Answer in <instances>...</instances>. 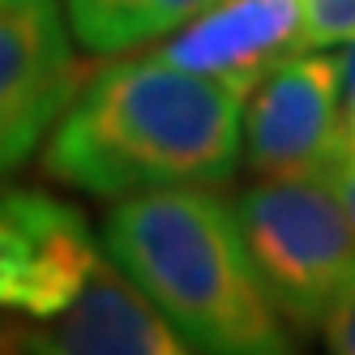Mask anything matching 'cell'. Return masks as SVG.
<instances>
[{
  "instance_id": "1",
  "label": "cell",
  "mask_w": 355,
  "mask_h": 355,
  "mask_svg": "<svg viewBox=\"0 0 355 355\" xmlns=\"http://www.w3.org/2000/svg\"><path fill=\"white\" fill-rule=\"evenodd\" d=\"M244 159V94L155 56L103 64L47 137L43 171L90 197L223 189Z\"/></svg>"
},
{
  "instance_id": "8",
  "label": "cell",
  "mask_w": 355,
  "mask_h": 355,
  "mask_svg": "<svg viewBox=\"0 0 355 355\" xmlns=\"http://www.w3.org/2000/svg\"><path fill=\"white\" fill-rule=\"evenodd\" d=\"M304 47V0H214L167 35L159 56L248 98L270 69Z\"/></svg>"
},
{
  "instance_id": "5",
  "label": "cell",
  "mask_w": 355,
  "mask_h": 355,
  "mask_svg": "<svg viewBox=\"0 0 355 355\" xmlns=\"http://www.w3.org/2000/svg\"><path fill=\"white\" fill-rule=\"evenodd\" d=\"M343 159V52L304 47L252 86L244 163L257 175H325Z\"/></svg>"
},
{
  "instance_id": "7",
  "label": "cell",
  "mask_w": 355,
  "mask_h": 355,
  "mask_svg": "<svg viewBox=\"0 0 355 355\" xmlns=\"http://www.w3.org/2000/svg\"><path fill=\"white\" fill-rule=\"evenodd\" d=\"M13 347L35 355H180L189 343L103 248L86 287L60 313L9 329Z\"/></svg>"
},
{
  "instance_id": "14",
  "label": "cell",
  "mask_w": 355,
  "mask_h": 355,
  "mask_svg": "<svg viewBox=\"0 0 355 355\" xmlns=\"http://www.w3.org/2000/svg\"><path fill=\"white\" fill-rule=\"evenodd\" d=\"M9 338H13V334H9V329H5V325H0V351H9V347H13Z\"/></svg>"
},
{
  "instance_id": "2",
  "label": "cell",
  "mask_w": 355,
  "mask_h": 355,
  "mask_svg": "<svg viewBox=\"0 0 355 355\" xmlns=\"http://www.w3.org/2000/svg\"><path fill=\"white\" fill-rule=\"evenodd\" d=\"M107 257L155 300L189 351L283 355L291 325L270 304L240 240L236 210L214 189H150L103 218Z\"/></svg>"
},
{
  "instance_id": "13",
  "label": "cell",
  "mask_w": 355,
  "mask_h": 355,
  "mask_svg": "<svg viewBox=\"0 0 355 355\" xmlns=\"http://www.w3.org/2000/svg\"><path fill=\"white\" fill-rule=\"evenodd\" d=\"M329 180H334L343 206H347V214H351V223H355V155H343V159L334 163V171H329Z\"/></svg>"
},
{
  "instance_id": "4",
  "label": "cell",
  "mask_w": 355,
  "mask_h": 355,
  "mask_svg": "<svg viewBox=\"0 0 355 355\" xmlns=\"http://www.w3.org/2000/svg\"><path fill=\"white\" fill-rule=\"evenodd\" d=\"M64 0H0V175L31 155L82 90Z\"/></svg>"
},
{
  "instance_id": "10",
  "label": "cell",
  "mask_w": 355,
  "mask_h": 355,
  "mask_svg": "<svg viewBox=\"0 0 355 355\" xmlns=\"http://www.w3.org/2000/svg\"><path fill=\"white\" fill-rule=\"evenodd\" d=\"M304 39L309 47L355 43V0H304Z\"/></svg>"
},
{
  "instance_id": "3",
  "label": "cell",
  "mask_w": 355,
  "mask_h": 355,
  "mask_svg": "<svg viewBox=\"0 0 355 355\" xmlns=\"http://www.w3.org/2000/svg\"><path fill=\"white\" fill-rule=\"evenodd\" d=\"M236 227L270 304L291 329H321L355 283V223L325 175H257L236 201Z\"/></svg>"
},
{
  "instance_id": "6",
  "label": "cell",
  "mask_w": 355,
  "mask_h": 355,
  "mask_svg": "<svg viewBox=\"0 0 355 355\" xmlns=\"http://www.w3.org/2000/svg\"><path fill=\"white\" fill-rule=\"evenodd\" d=\"M103 244L86 214L43 189H0V309L43 321L86 287Z\"/></svg>"
},
{
  "instance_id": "12",
  "label": "cell",
  "mask_w": 355,
  "mask_h": 355,
  "mask_svg": "<svg viewBox=\"0 0 355 355\" xmlns=\"http://www.w3.org/2000/svg\"><path fill=\"white\" fill-rule=\"evenodd\" d=\"M343 155H355V43L343 47Z\"/></svg>"
},
{
  "instance_id": "9",
  "label": "cell",
  "mask_w": 355,
  "mask_h": 355,
  "mask_svg": "<svg viewBox=\"0 0 355 355\" xmlns=\"http://www.w3.org/2000/svg\"><path fill=\"white\" fill-rule=\"evenodd\" d=\"M214 0H64L69 26L86 52L116 56L167 39Z\"/></svg>"
},
{
  "instance_id": "11",
  "label": "cell",
  "mask_w": 355,
  "mask_h": 355,
  "mask_svg": "<svg viewBox=\"0 0 355 355\" xmlns=\"http://www.w3.org/2000/svg\"><path fill=\"white\" fill-rule=\"evenodd\" d=\"M321 343L334 355H355V283L334 300V309L321 321Z\"/></svg>"
}]
</instances>
